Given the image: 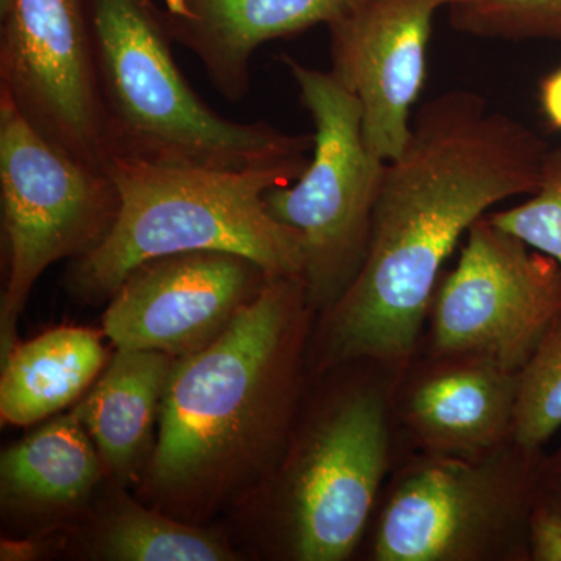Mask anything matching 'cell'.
<instances>
[{"label": "cell", "instance_id": "cell-23", "mask_svg": "<svg viewBox=\"0 0 561 561\" xmlns=\"http://www.w3.org/2000/svg\"><path fill=\"white\" fill-rule=\"evenodd\" d=\"M537 500L561 512V448L542 456L538 468Z\"/></svg>", "mask_w": 561, "mask_h": 561}, {"label": "cell", "instance_id": "cell-8", "mask_svg": "<svg viewBox=\"0 0 561 561\" xmlns=\"http://www.w3.org/2000/svg\"><path fill=\"white\" fill-rule=\"evenodd\" d=\"M0 201L9 264L0 302L5 360L36 280L55 262L79 260L105 238L119 195L106 169L84 164L44 139L0 94Z\"/></svg>", "mask_w": 561, "mask_h": 561}, {"label": "cell", "instance_id": "cell-24", "mask_svg": "<svg viewBox=\"0 0 561 561\" xmlns=\"http://www.w3.org/2000/svg\"><path fill=\"white\" fill-rule=\"evenodd\" d=\"M538 102L546 124L561 133V66L542 77L538 87Z\"/></svg>", "mask_w": 561, "mask_h": 561}, {"label": "cell", "instance_id": "cell-1", "mask_svg": "<svg viewBox=\"0 0 561 561\" xmlns=\"http://www.w3.org/2000/svg\"><path fill=\"white\" fill-rule=\"evenodd\" d=\"M551 149L478 92L446 91L424 103L408 146L383 169L364 264L321 313L317 368L411 360L461 236L493 206L534 194Z\"/></svg>", "mask_w": 561, "mask_h": 561}, {"label": "cell", "instance_id": "cell-19", "mask_svg": "<svg viewBox=\"0 0 561 561\" xmlns=\"http://www.w3.org/2000/svg\"><path fill=\"white\" fill-rule=\"evenodd\" d=\"M561 427V316L518 373L513 438L545 449Z\"/></svg>", "mask_w": 561, "mask_h": 561}, {"label": "cell", "instance_id": "cell-10", "mask_svg": "<svg viewBox=\"0 0 561 561\" xmlns=\"http://www.w3.org/2000/svg\"><path fill=\"white\" fill-rule=\"evenodd\" d=\"M0 94L69 157L106 168L88 0H2Z\"/></svg>", "mask_w": 561, "mask_h": 561}, {"label": "cell", "instance_id": "cell-13", "mask_svg": "<svg viewBox=\"0 0 561 561\" xmlns=\"http://www.w3.org/2000/svg\"><path fill=\"white\" fill-rule=\"evenodd\" d=\"M518 371L486 357L419 350L398 376L404 451L478 459L513 440Z\"/></svg>", "mask_w": 561, "mask_h": 561}, {"label": "cell", "instance_id": "cell-12", "mask_svg": "<svg viewBox=\"0 0 561 561\" xmlns=\"http://www.w3.org/2000/svg\"><path fill=\"white\" fill-rule=\"evenodd\" d=\"M456 0H357L327 25L330 72L356 98L368 149L389 162L412 135L438 11Z\"/></svg>", "mask_w": 561, "mask_h": 561}, {"label": "cell", "instance_id": "cell-20", "mask_svg": "<svg viewBox=\"0 0 561 561\" xmlns=\"http://www.w3.org/2000/svg\"><path fill=\"white\" fill-rule=\"evenodd\" d=\"M448 10L454 31L463 35L561 44V0H456Z\"/></svg>", "mask_w": 561, "mask_h": 561}, {"label": "cell", "instance_id": "cell-7", "mask_svg": "<svg viewBox=\"0 0 561 561\" xmlns=\"http://www.w3.org/2000/svg\"><path fill=\"white\" fill-rule=\"evenodd\" d=\"M313 122L312 157L297 180L272 187L265 208L300 234L301 278L317 313L327 312L356 278L370 242L386 161L362 131V110L328 70L283 58Z\"/></svg>", "mask_w": 561, "mask_h": 561}, {"label": "cell", "instance_id": "cell-5", "mask_svg": "<svg viewBox=\"0 0 561 561\" xmlns=\"http://www.w3.org/2000/svg\"><path fill=\"white\" fill-rule=\"evenodd\" d=\"M405 364H345L346 378L300 431L294 426L276 468L280 531L291 560H348L364 542L383 485L405 453L393 415Z\"/></svg>", "mask_w": 561, "mask_h": 561}, {"label": "cell", "instance_id": "cell-6", "mask_svg": "<svg viewBox=\"0 0 561 561\" xmlns=\"http://www.w3.org/2000/svg\"><path fill=\"white\" fill-rule=\"evenodd\" d=\"M542 456L515 438L478 459L402 454L365 535L367 560L530 561Z\"/></svg>", "mask_w": 561, "mask_h": 561}, {"label": "cell", "instance_id": "cell-3", "mask_svg": "<svg viewBox=\"0 0 561 561\" xmlns=\"http://www.w3.org/2000/svg\"><path fill=\"white\" fill-rule=\"evenodd\" d=\"M308 162L297 154L230 171L110 160L119 209L105 238L73 261L70 287L90 300L111 298L139 265L192 251L241 254L268 278L301 276L300 234L273 219L264 197Z\"/></svg>", "mask_w": 561, "mask_h": 561}, {"label": "cell", "instance_id": "cell-22", "mask_svg": "<svg viewBox=\"0 0 561 561\" xmlns=\"http://www.w3.org/2000/svg\"><path fill=\"white\" fill-rule=\"evenodd\" d=\"M527 537L530 561H561V512L535 501Z\"/></svg>", "mask_w": 561, "mask_h": 561}, {"label": "cell", "instance_id": "cell-14", "mask_svg": "<svg viewBox=\"0 0 561 561\" xmlns=\"http://www.w3.org/2000/svg\"><path fill=\"white\" fill-rule=\"evenodd\" d=\"M173 43L202 62L232 103L250 91L254 51L273 39L330 24L357 0H153Z\"/></svg>", "mask_w": 561, "mask_h": 561}, {"label": "cell", "instance_id": "cell-15", "mask_svg": "<svg viewBox=\"0 0 561 561\" xmlns=\"http://www.w3.org/2000/svg\"><path fill=\"white\" fill-rule=\"evenodd\" d=\"M173 362L160 351L117 350L76 408L102 460L121 478H130L149 451Z\"/></svg>", "mask_w": 561, "mask_h": 561}, {"label": "cell", "instance_id": "cell-9", "mask_svg": "<svg viewBox=\"0 0 561 561\" xmlns=\"http://www.w3.org/2000/svg\"><path fill=\"white\" fill-rule=\"evenodd\" d=\"M561 316V268L483 216L432 297L420 348L486 357L522 371Z\"/></svg>", "mask_w": 561, "mask_h": 561}, {"label": "cell", "instance_id": "cell-25", "mask_svg": "<svg viewBox=\"0 0 561 561\" xmlns=\"http://www.w3.org/2000/svg\"><path fill=\"white\" fill-rule=\"evenodd\" d=\"M0 556L7 561L32 560L38 556V548L31 541H2Z\"/></svg>", "mask_w": 561, "mask_h": 561}, {"label": "cell", "instance_id": "cell-17", "mask_svg": "<svg viewBox=\"0 0 561 561\" xmlns=\"http://www.w3.org/2000/svg\"><path fill=\"white\" fill-rule=\"evenodd\" d=\"M76 409L51 420L3 453L2 494L7 501L66 507L83 501L101 479V459Z\"/></svg>", "mask_w": 561, "mask_h": 561}, {"label": "cell", "instance_id": "cell-11", "mask_svg": "<svg viewBox=\"0 0 561 561\" xmlns=\"http://www.w3.org/2000/svg\"><path fill=\"white\" fill-rule=\"evenodd\" d=\"M256 262L225 251L139 265L111 297L103 331L117 350L190 356L220 337L267 283Z\"/></svg>", "mask_w": 561, "mask_h": 561}, {"label": "cell", "instance_id": "cell-21", "mask_svg": "<svg viewBox=\"0 0 561 561\" xmlns=\"http://www.w3.org/2000/svg\"><path fill=\"white\" fill-rule=\"evenodd\" d=\"M491 224L548 254L561 268V149L549 150L540 186L512 208L486 214Z\"/></svg>", "mask_w": 561, "mask_h": 561}, {"label": "cell", "instance_id": "cell-16", "mask_svg": "<svg viewBox=\"0 0 561 561\" xmlns=\"http://www.w3.org/2000/svg\"><path fill=\"white\" fill-rule=\"evenodd\" d=\"M106 351L87 328H57L14 345L2 360L0 416L31 426L72 404L98 378Z\"/></svg>", "mask_w": 561, "mask_h": 561}, {"label": "cell", "instance_id": "cell-18", "mask_svg": "<svg viewBox=\"0 0 561 561\" xmlns=\"http://www.w3.org/2000/svg\"><path fill=\"white\" fill-rule=\"evenodd\" d=\"M102 553L119 561H225L234 556L224 542L197 527L127 504L106 527Z\"/></svg>", "mask_w": 561, "mask_h": 561}, {"label": "cell", "instance_id": "cell-2", "mask_svg": "<svg viewBox=\"0 0 561 561\" xmlns=\"http://www.w3.org/2000/svg\"><path fill=\"white\" fill-rule=\"evenodd\" d=\"M316 316L301 276H275L219 339L173 362L150 465L157 493L203 500L278 468Z\"/></svg>", "mask_w": 561, "mask_h": 561}, {"label": "cell", "instance_id": "cell-4", "mask_svg": "<svg viewBox=\"0 0 561 561\" xmlns=\"http://www.w3.org/2000/svg\"><path fill=\"white\" fill-rule=\"evenodd\" d=\"M110 160L249 169L312 151L313 135L216 113L173 58L153 0H88Z\"/></svg>", "mask_w": 561, "mask_h": 561}]
</instances>
